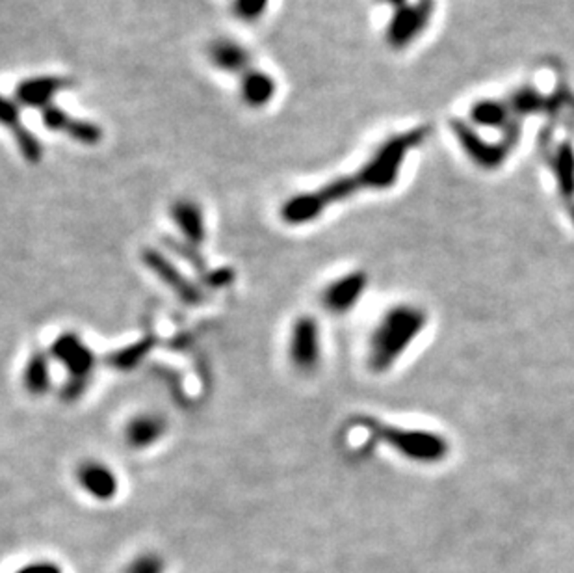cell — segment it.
<instances>
[{"label":"cell","mask_w":574,"mask_h":573,"mask_svg":"<svg viewBox=\"0 0 574 573\" xmlns=\"http://www.w3.org/2000/svg\"><path fill=\"white\" fill-rule=\"evenodd\" d=\"M41 119H43V126L48 131L62 133L69 136L73 142L82 143V145H97L103 138V131L99 129L95 123L74 117L56 105H51L45 110H41Z\"/></svg>","instance_id":"cell-11"},{"label":"cell","mask_w":574,"mask_h":573,"mask_svg":"<svg viewBox=\"0 0 574 573\" xmlns=\"http://www.w3.org/2000/svg\"><path fill=\"white\" fill-rule=\"evenodd\" d=\"M268 3L270 0H235L233 10L242 21H255L266 12Z\"/></svg>","instance_id":"cell-20"},{"label":"cell","mask_w":574,"mask_h":573,"mask_svg":"<svg viewBox=\"0 0 574 573\" xmlns=\"http://www.w3.org/2000/svg\"><path fill=\"white\" fill-rule=\"evenodd\" d=\"M167 432V421L157 412H141L129 419L124 425V443L133 451H145L164 439Z\"/></svg>","instance_id":"cell-12"},{"label":"cell","mask_w":574,"mask_h":573,"mask_svg":"<svg viewBox=\"0 0 574 573\" xmlns=\"http://www.w3.org/2000/svg\"><path fill=\"white\" fill-rule=\"evenodd\" d=\"M155 346H157V337L145 335L129 346H123V348H117V351L110 352L107 356V363L114 370L131 372L143 363V360L151 354Z\"/></svg>","instance_id":"cell-18"},{"label":"cell","mask_w":574,"mask_h":573,"mask_svg":"<svg viewBox=\"0 0 574 573\" xmlns=\"http://www.w3.org/2000/svg\"><path fill=\"white\" fill-rule=\"evenodd\" d=\"M357 422L373 436V439L387 443L398 455L413 462H439L448 451V443L433 432L385 425L373 417H359Z\"/></svg>","instance_id":"cell-4"},{"label":"cell","mask_w":574,"mask_h":573,"mask_svg":"<svg viewBox=\"0 0 574 573\" xmlns=\"http://www.w3.org/2000/svg\"><path fill=\"white\" fill-rule=\"evenodd\" d=\"M15 573H64V569L51 560H38V562H30V564H24L22 568H19Z\"/></svg>","instance_id":"cell-21"},{"label":"cell","mask_w":574,"mask_h":573,"mask_svg":"<svg viewBox=\"0 0 574 573\" xmlns=\"http://www.w3.org/2000/svg\"><path fill=\"white\" fill-rule=\"evenodd\" d=\"M74 81L60 74H41V77H30L19 82L13 90V101L21 109H38L45 110L55 105V97L65 90H71Z\"/></svg>","instance_id":"cell-7"},{"label":"cell","mask_w":574,"mask_h":573,"mask_svg":"<svg viewBox=\"0 0 574 573\" xmlns=\"http://www.w3.org/2000/svg\"><path fill=\"white\" fill-rule=\"evenodd\" d=\"M51 358L67 372L60 393L62 398L65 403H77L90 387L97 367L95 352L79 334L64 332L51 344Z\"/></svg>","instance_id":"cell-3"},{"label":"cell","mask_w":574,"mask_h":573,"mask_svg":"<svg viewBox=\"0 0 574 573\" xmlns=\"http://www.w3.org/2000/svg\"><path fill=\"white\" fill-rule=\"evenodd\" d=\"M212 65L226 73H245L252 69V55L245 47L233 39H218L209 47Z\"/></svg>","instance_id":"cell-15"},{"label":"cell","mask_w":574,"mask_h":573,"mask_svg":"<svg viewBox=\"0 0 574 573\" xmlns=\"http://www.w3.org/2000/svg\"><path fill=\"white\" fill-rule=\"evenodd\" d=\"M77 484L88 497L99 503L114 501L119 491L116 471L99 460H86L77 467Z\"/></svg>","instance_id":"cell-10"},{"label":"cell","mask_w":574,"mask_h":573,"mask_svg":"<svg viewBox=\"0 0 574 573\" xmlns=\"http://www.w3.org/2000/svg\"><path fill=\"white\" fill-rule=\"evenodd\" d=\"M3 121L4 126L12 131L17 149L21 157L30 162V164H38L43 157V149L41 143L38 142V138L22 126L21 121V107L13 101L12 97L4 99V112H3Z\"/></svg>","instance_id":"cell-14"},{"label":"cell","mask_w":574,"mask_h":573,"mask_svg":"<svg viewBox=\"0 0 574 573\" xmlns=\"http://www.w3.org/2000/svg\"><path fill=\"white\" fill-rule=\"evenodd\" d=\"M368 276L363 270L347 272L331 282L321 292V306L333 315H346L352 311L364 296Z\"/></svg>","instance_id":"cell-9"},{"label":"cell","mask_w":574,"mask_h":573,"mask_svg":"<svg viewBox=\"0 0 574 573\" xmlns=\"http://www.w3.org/2000/svg\"><path fill=\"white\" fill-rule=\"evenodd\" d=\"M169 216L184 242L201 247L207 240V223L203 209L188 197L177 199L169 209Z\"/></svg>","instance_id":"cell-13"},{"label":"cell","mask_w":574,"mask_h":573,"mask_svg":"<svg viewBox=\"0 0 574 573\" xmlns=\"http://www.w3.org/2000/svg\"><path fill=\"white\" fill-rule=\"evenodd\" d=\"M162 242L173 256L181 257L190 268H193L197 272L199 282H201L205 287H209V289H226V287L233 285L236 273L231 268H226V266H223V268H212L207 263L205 256L199 252L197 246H192V244L184 242L183 239L179 240V239H173V237H164Z\"/></svg>","instance_id":"cell-8"},{"label":"cell","mask_w":574,"mask_h":573,"mask_svg":"<svg viewBox=\"0 0 574 573\" xmlns=\"http://www.w3.org/2000/svg\"><path fill=\"white\" fill-rule=\"evenodd\" d=\"M51 354L34 351L22 367V387L32 396H45L53 386Z\"/></svg>","instance_id":"cell-16"},{"label":"cell","mask_w":574,"mask_h":573,"mask_svg":"<svg viewBox=\"0 0 574 573\" xmlns=\"http://www.w3.org/2000/svg\"><path fill=\"white\" fill-rule=\"evenodd\" d=\"M141 263L143 266L153 273V276L166 285L184 306L199 308L205 302V292L197 283L177 268L167 256H164L157 247H143L141 250Z\"/></svg>","instance_id":"cell-5"},{"label":"cell","mask_w":574,"mask_h":573,"mask_svg":"<svg viewBox=\"0 0 574 573\" xmlns=\"http://www.w3.org/2000/svg\"><path fill=\"white\" fill-rule=\"evenodd\" d=\"M424 326H426V313L420 308L409 304L390 308L368 337V369L376 375L390 370L420 335Z\"/></svg>","instance_id":"cell-2"},{"label":"cell","mask_w":574,"mask_h":573,"mask_svg":"<svg viewBox=\"0 0 574 573\" xmlns=\"http://www.w3.org/2000/svg\"><path fill=\"white\" fill-rule=\"evenodd\" d=\"M240 93L249 107L261 109L268 105L273 99V95H276V81H273L264 71L249 69L242 74Z\"/></svg>","instance_id":"cell-17"},{"label":"cell","mask_w":574,"mask_h":573,"mask_svg":"<svg viewBox=\"0 0 574 573\" xmlns=\"http://www.w3.org/2000/svg\"><path fill=\"white\" fill-rule=\"evenodd\" d=\"M288 358L292 367L311 375L321 361V330L313 315H299L292 322L288 337Z\"/></svg>","instance_id":"cell-6"},{"label":"cell","mask_w":574,"mask_h":573,"mask_svg":"<svg viewBox=\"0 0 574 573\" xmlns=\"http://www.w3.org/2000/svg\"><path fill=\"white\" fill-rule=\"evenodd\" d=\"M166 564L157 553H141L138 555L124 569V573H164Z\"/></svg>","instance_id":"cell-19"},{"label":"cell","mask_w":574,"mask_h":573,"mask_svg":"<svg viewBox=\"0 0 574 573\" xmlns=\"http://www.w3.org/2000/svg\"><path fill=\"white\" fill-rule=\"evenodd\" d=\"M415 140H418V135L398 136L381 145L357 171L337 178L316 190L288 197L279 211L281 220L290 228H302L316 221L333 205L347 202L356 194L392 187L400 176L406 153L415 145Z\"/></svg>","instance_id":"cell-1"}]
</instances>
